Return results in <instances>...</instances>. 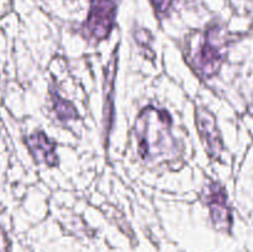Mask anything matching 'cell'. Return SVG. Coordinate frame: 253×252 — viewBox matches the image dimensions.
<instances>
[{
	"instance_id": "52a82bcc",
	"label": "cell",
	"mask_w": 253,
	"mask_h": 252,
	"mask_svg": "<svg viewBox=\"0 0 253 252\" xmlns=\"http://www.w3.org/2000/svg\"><path fill=\"white\" fill-rule=\"evenodd\" d=\"M25 141L32 157L37 163H44L49 167H53L58 163V158L56 156V145L43 132L40 131L32 133Z\"/></svg>"
},
{
	"instance_id": "5b68a950",
	"label": "cell",
	"mask_w": 253,
	"mask_h": 252,
	"mask_svg": "<svg viewBox=\"0 0 253 252\" xmlns=\"http://www.w3.org/2000/svg\"><path fill=\"white\" fill-rule=\"evenodd\" d=\"M197 125L200 136L205 143L208 153L211 158L217 160L222 152V140L217 128L215 116L208 109L198 106L197 108Z\"/></svg>"
},
{
	"instance_id": "277c9868",
	"label": "cell",
	"mask_w": 253,
	"mask_h": 252,
	"mask_svg": "<svg viewBox=\"0 0 253 252\" xmlns=\"http://www.w3.org/2000/svg\"><path fill=\"white\" fill-rule=\"evenodd\" d=\"M205 200L209 205L212 225L217 230L229 231L232 224V217L231 210L227 204V194L224 188L217 183L208 185Z\"/></svg>"
},
{
	"instance_id": "30bf717a",
	"label": "cell",
	"mask_w": 253,
	"mask_h": 252,
	"mask_svg": "<svg viewBox=\"0 0 253 252\" xmlns=\"http://www.w3.org/2000/svg\"><path fill=\"white\" fill-rule=\"evenodd\" d=\"M150 1L152 4L153 9H155L156 14L162 17L168 14L170 6H172L173 0H150Z\"/></svg>"
},
{
	"instance_id": "7a4b0ae2",
	"label": "cell",
	"mask_w": 253,
	"mask_h": 252,
	"mask_svg": "<svg viewBox=\"0 0 253 252\" xmlns=\"http://www.w3.org/2000/svg\"><path fill=\"white\" fill-rule=\"evenodd\" d=\"M225 39L219 26H211L192 52V61L195 69L205 78H210L219 71L224 61Z\"/></svg>"
},
{
	"instance_id": "ba28073f",
	"label": "cell",
	"mask_w": 253,
	"mask_h": 252,
	"mask_svg": "<svg viewBox=\"0 0 253 252\" xmlns=\"http://www.w3.org/2000/svg\"><path fill=\"white\" fill-rule=\"evenodd\" d=\"M52 103H53V111L56 113L57 118L61 121L74 120L78 118V111L73 106V104L68 100H64L57 91H51Z\"/></svg>"
},
{
	"instance_id": "9c48e42d",
	"label": "cell",
	"mask_w": 253,
	"mask_h": 252,
	"mask_svg": "<svg viewBox=\"0 0 253 252\" xmlns=\"http://www.w3.org/2000/svg\"><path fill=\"white\" fill-rule=\"evenodd\" d=\"M135 40L136 42L138 43V46L142 47V48H145L146 51H147V54L150 58H153V56H155V53H153V51L151 49V40H152V36H151V34L148 31H146V30H137V31L135 32Z\"/></svg>"
},
{
	"instance_id": "3957f363",
	"label": "cell",
	"mask_w": 253,
	"mask_h": 252,
	"mask_svg": "<svg viewBox=\"0 0 253 252\" xmlns=\"http://www.w3.org/2000/svg\"><path fill=\"white\" fill-rule=\"evenodd\" d=\"M115 17V0H90V9L83 25V34L93 41L106 39L113 30Z\"/></svg>"
},
{
	"instance_id": "6da1fadb",
	"label": "cell",
	"mask_w": 253,
	"mask_h": 252,
	"mask_svg": "<svg viewBox=\"0 0 253 252\" xmlns=\"http://www.w3.org/2000/svg\"><path fill=\"white\" fill-rule=\"evenodd\" d=\"M172 119L166 110L147 106L138 114L135 135L138 155L145 161L166 158L177 153V142L170 133Z\"/></svg>"
},
{
	"instance_id": "8992f818",
	"label": "cell",
	"mask_w": 253,
	"mask_h": 252,
	"mask_svg": "<svg viewBox=\"0 0 253 252\" xmlns=\"http://www.w3.org/2000/svg\"><path fill=\"white\" fill-rule=\"evenodd\" d=\"M119 46H116L108 66L105 67V81H104V137L109 138L111 126H113V105H114V82H115L116 69H118Z\"/></svg>"
},
{
	"instance_id": "8fae6325",
	"label": "cell",
	"mask_w": 253,
	"mask_h": 252,
	"mask_svg": "<svg viewBox=\"0 0 253 252\" xmlns=\"http://www.w3.org/2000/svg\"><path fill=\"white\" fill-rule=\"evenodd\" d=\"M0 252H10V241L1 226H0Z\"/></svg>"
}]
</instances>
